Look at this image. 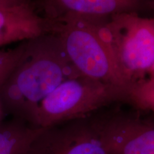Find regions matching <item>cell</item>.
I'll return each mask as SVG.
<instances>
[{"label":"cell","mask_w":154,"mask_h":154,"mask_svg":"<svg viewBox=\"0 0 154 154\" xmlns=\"http://www.w3.org/2000/svg\"><path fill=\"white\" fill-rule=\"evenodd\" d=\"M96 117L108 154H154V122L124 113Z\"/></svg>","instance_id":"cell-6"},{"label":"cell","mask_w":154,"mask_h":154,"mask_svg":"<svg viewBox=\"0 0 154 154\" xmlns=\"http://www.w3.org/2000/svg\"><path fill=\"white\" fill-rule=\"evenodd\" d=\"M101 19L70 18L51 23L69 61L81 76L128 92L131 85L119 68L110 46L101 33Z\"/></svg>","instance_id":"cell-2"},{"label":"cell","mask_w":154,"mask_h":154,"mask_svg":"<svg viewBox=\"0 0 154 154\" xmlns=\"http://www.w3.org/2000/svg\"><path fill=\"white\" fill-rule=\"evenodd\" d=\"M24 154H108L96 112L42 128Z\"/></svg>","instance_id":"cell-5"},{"label":"cell","mask_w":154,"mask_h":154,"mask_svg":"<svg viewBox=\"0 0 154 154\" xmlns=\"http://www.w3.org/2000/svg\"><path fill=\"white\" fill-rule=\"evenodd\" d=\"M79 76L55 33L25 42L0 80V107L11 118L36 126L42 102L61 83Z\"/></svg>","instance_id":"cell-1"},{"label":"cell","mask_w":154,"mask_h":154,"mask_svg":"<svg viewBox=\"0 0 154 154\" xmlns=\"http://www.w3.org/2000/svg\"><path fill=\"white\" fill-rule=\"evenodd\" d=\"M42 128L16 118L0 123V154H24Z\"/></svg>","instance_id":"cell-9"},{"label":"cell","mask_w":154,"mask_h":154,"mask_svg":"<svg viewBox=\"0 0 154 154\" xmlns=\"http://www.w3.org/2000/svg\"><path fill=\"white\" fill-rule=\"evenodd\" d=\"M99 28L127 82H138L154 63V17L126 11L100 20Z\"/></svg>","instance_id":"cell-4"},{"label":"cell","mask_w":154,"mask_h":154,"mask_svg":"<svg viewBox=\"0 0 154 154\" xmlns=\"http://www.w3.org/2000/svg\"><path fill=\"white\" fill-rule=\"evenodd\" d=\"M148 72H149V74L150 75L149 79L152 81V82H154V63H153V64L151 66V68H150V69Z\"/></svg>","instance_id":"cell-13"},{"label":"cell","mask_w":154,"mask_h":154,"mask_svg":"<svg viewBox=\"0 0 154 154\" xmlns=\"http://www.w3.org/2000/svg\"><path fill=\"white\" fill-rule=\"evenodd\" d=\"M24 1H26V0H0V5H11V4L18 3Z\"/></svg>","instance_id":"cell-12"},{"label":"cell","mask_w":154,"mask_h":154,"mask_svg":"<svg viewBox=\"0 0 154 154\" xmlns=\"http://www.w3.org/2000/svg\"><path fill=\"white\" fill-rule=\"evenodd\" d=\"M138 0H47L46 17L49 23L70 18L103 19L130 11Z\"/></svg>","instance_id":"cell-8"},{"label":"cell","mask_w":154,"mask_h":154,"mask_svg":"<svg viewBox=\"0 0 154 154\" xmlns=\"http://www.w3.org/2000/svg\"><path fill=\"white\" fill-rule=\"evenodd\" d=\"M128 99V92L113 85L79 76L69 79L42 102L36 125L46 128L87 116L116 101Z\"/></svg>","instance_id":"cell-3"},{"label":"cell","mask_w":154,"mask_h":154,"mask_svg":"<svg viewBox=\"0 0 154 154\" xmlns=\"http://www.w3.org/2000/svg\"><path fill=\"white\" fill-rule=\"evenodd\" d=\"M24 42L15 49L0 50V80L22 53Z\"/></svg>","instance_id":"cell-11"},{"label":"cell","mask_w":154,"mask_h":154,"mask_svg":"<svg viewBox=\"0 0 154 154\" xmlns=\"http://www.w3.org/2000/svg\"><path fill=\"white\" fill-rule=\"evenodd\" d=\"M49 32L47 19L38 15L26 1L0 5V47L30 41Z\"/></svg>","instance_id":"cell-7"},{"label":"cell","mask_w":154,"mask_h":154,"mask_svg":"<svg viewBox=\"0 0 154 154\" xmlns=\"http://www.w3.org/2000/svg\"><path fill=\"white\" fill-rule=\"evenodd\" d=\"M127 101L154 113V82L140 79L133 84L128 90Z\"/></svg>","instance_id":"cell-10"}]
</instances>
